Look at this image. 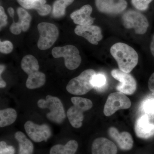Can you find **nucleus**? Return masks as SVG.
<instances>
[{
	"instance_id": "obj_1",
	"label": "nucleus",
	"mask_w": 154,
	"mask_h": 154,
	"mask_svg": "<svg viewBox=\"0 0 154 154\" xmlns=\"http://www.w3.org/2000/svg\"><path fill=\"white\" fill-rule=\"evenodd\" d=\"M110 52L117 62L119 69L125 72L129 73L137 64L139 57L137 52L127 44L115 43L110 48Z\"/></svg>"
},
{
	"instance_id": "obj_2",
	"label": "nucleus",
	"mask_w": 154,
	"mask_h": 154,
	"mask_svg": "<svg viewBox=\"0 0 154 154\" xmlns=\"http://www.w3.org/2000/svg\"><path fill=\"white\" fill-rule=\"evenodd\" d=\"M71 101L73 105L68 110L67 116L73 127L79 128L82 125L83 113L92 108L93 103L90 99L80 97H72Z\"/></svg>"
},
{
	"instance_id": "obj_3",
	"label": "nucleus",
	"mask_w": 154,
	"mask_h": 154,
	"mask_svg": "<svg viewBox=\"0 0 154 154\" xmlns=\"http://www.w3.org/2000/svg\"><path fill=\"white\" fill-rule=\"evenodd\" d=\"M38 107L42 109L48 108L50 112L46 114L50 121L61 124L66 117L63 105L60 99L55 96L48 95L45 99H39L37 102Z\"/></svg>"
},
{
	"instance_id": "obj_4",
	"label": "nucleus",
	"mask_w": 154,
	"mask_h": 154,
	"mask_svg": "<svg viewBox=\"0 0 154 154\" xmlns=\"http://www.w3.org/2000/svg\"><path fill=\"white\" fill-rule=\"evenodd\" d=\"M96 72L92 69L85 70L79 75L73 78L67 85V91L70 94L77 96L85 95L94 88L92 79Z\"/></svg>"
},
{
	"instance_id": "obj_5",
	"label": "nucleus",
	"mask_w": 154,
	"mask_h": 154,
	"mask_svg": "<svg viewBox=\"0 0 154 154\" xmlns=\"http://www.w3.org/2000/svg\"><path fill=\"white\" fill-rule=\"evenodd\" d=\"M52 54L56 58L63 57L65 65L69 70L78 68L82 62L79 50L75 46L70 45L54 48L52 49Z\"/></svg>"
},
{
	"instance_id": "obj_6",
	"label": "nucleus",
	"mask_w": 154,
	"mask_h": 154,
	"mask_svg": "<svg viewBox=\"0 0 154 154\" xmlns=\"http://www.w3.org/2000/svg\"><path fill=\"white\" fill-rule=\"evenodd\" d=\"M37 28L39 37L37 46L42 50L50 48L57 40L59 31L57 26L52 23L42 22L38 24Z\"/></svg>"
},
{
	"instance_id": "obj_7",
	"label": "nucleus",
	"mask_w": 154,
	"mask_h": 154,
	"mask_svg": "<svg viewBox=\"0 0 154 154\" xmlns=\"http://www.w3.org/2000/svg\"><path fill=\"white\" fill-rule=\"evenodd\" d=\"M123 25L127 29L134 28L137 34L146 33L149 26L147 19L143 14L137 11L129 10L125 13L122 17Z\"/></svg>"
},
{
	"instance_id": "obj_8",
	"label": "nucleus",
	"mask_w": 154,
	"mask_h": 154,
	"mask_svg": "<svg viewBox=\"0 0 154 154\" xmlns=\"http://www.w3.org/2000/svg\"><path fill=\"white\" fill-rule=\"evenodd\" d=\"M131 102L125 94L121 92L110 94L105 103L104 113L106 116L113 115L120 109H126L130 107Z\"/></svg>"
},
{
	"instance_id": "obj_9",
	"label": "nucleus",
	"mask_w": 154,
	"mask_h": 154,
	"mask_svg": "<svg viewBox=\"0 0 154 154\" xmlns=\"http://www.w3.org/2000/svg\"><path fill=\"white\" fill-rule=\"evenodd\" d=\"M111 74L113 78L120 82L116 88L119 92L126 95H132L134 93L137 83L131 75L122 71L120 69H114Z\"/></svg>"
},
{
	"instance_id": "obj_10",
	"label": "nucleus",
	"mask_w": 154,
	"mask_h": 154,
	"mask_svg": "<svg viewBox=\"0 0 154 154\" xmlns=\"http://www.w3.org/2000/svg\"><path fill=\"white\" fill-rule=\"evenodd\" d=\"M24 128L28 137L35 142H46L51 135V130L47 124L38 125L28 121L25 122Z\"/></svg>"
},
{
	"instance_id": "obj_11",
	"label": "nucleus",
	"mask_w": 154,
	"mask_h": 154,
	"mask_svg": "<svg viewBox=\"0 0 154 154\" xmlns=\"http://www.w3.org/2000/svg\"><path fill=\"white\" fill-rule=\"evenodd\" d=\"M96 7L100 12L109 14H118L126 8L125 0H96Z\"/></svg>"
},
{
	"instance_id": "obj_12",
	"label": "nucleus",
	"mask_w": 154,
	"mask_h": 154,
	"mask_svg": "<svg viewBox=\"0 0 154 154\" xmlns=\"http://www.w3.org/2000/svg\"><path fill=\"white\" fill-rule=\"evenodd\" d=\"M75 33L93 45L98 44L103 38L101 28L95 25H78L75 28Z\"/></svg>"
},
{
	"instance_id": "obj_13",
	"label": "nucleus",
	"mask_w": 154,
	"mask_h": 154,
	"mask_svg": "<svg viewBox=\"0 0 154 154\" xmlns=\"http://www.w3.org/2000/svg\"><path fill=\"white\" fill-rule=\"evenodd\" d=\"M135 132L137 137L148 139L154 135V124L150 122L149 117L143 114L139 117L135 124Z\"/></svg>"
},
{
	"instance_id": "obj_14",
	"label": "nucleus",
	"mask_w": 154,
	"mask_h": 154,
	"mask_svg": "<svg viewBox=\"0 0 154 154\" xmlns=\"http://www.w3.org/2000/svg\"><path fill=\"white\" fill-rule=\"evenodd\" d=\"M108 134L118 144L121 149L129 150L132 149L133 140L129 133L126 131L119 133L116 128L112 127L108 130Z\"/></svg>"
},
{
	"instance_id": "obj_15",
	"label": "nucleus",
	"mask_w": 154,
	"mask_h": 154,
	"mask_svg": "<svg viewBox=\"0 0 154 154\" xmlns=\"http://www.w3.org/2000/svg\"><path fill=\"white\" fill-rule=\"evenodd\" d=\"M92 154H116L117 148L114 143L104 137L96 138L91 148Z\"/></svg>"
},
{
	"instance_id": "obj_16",
	"label": "nucleus",
	"mask_w": 154,
	"mask_h": 154,
	"mask_svg": "<svg viewBox=\"0 0 154 154\" xmlns=\"http://www.w3.org/2000/svg\"><path fill=\"white\" fill-rule=\"evenodd\" d=\"M93 9L89 5L83 6L79 10L73 12L70 15L75 24L79 25H92L95 18L91 17Z\"/></svg>"
},
{
	"instance_id": "obj_17",
	"label": "nucleus",
	"mask_w": 154,
	"mask_h": 154,
	"mask_svg": "<svg viewBox=\"0 0 154 154\" xmlns=\"http://www.w3.org/2000/svg\"><path fill=\"white\" fill-rule=\"evenodd\" d=\"M15 139L19 145L18 154H32L33 152V144L26 137L25 134L17 131L15 134Z\"/></svg>"
},
{
	"instance_id": "obj_18",
	"label": "nucleus",
	"mask_w": 154,
	"mask_h": 154,
	"mask_svg": "<svg viewBox=\"0 0 154 154\" xmlns=\"http://www.w3.org/2000/svg\"><path fill=\"white\" fill-rule=\"evenodd\" d=\"M78 148L76 141L70 140L65 145L57 144L53 146L50 150V154H75Z\"/></svg>"
},
{
	"instance_id": "obj_19",
	"label": "nucleus",
	"mask_w": 154,
	"mask_h": 154,
	"mask_svg": "<svg viewBox=\"0 0 154 154\" xmlns=\"http://www.w3.org/2000/svg\"><path fill=\"white\" fill-rule=\"evenodd\" d=\"M21 67L22 69L29 75L38 71L39 65L36 58L33 55L28 54L22 58Z\"/></svg>"
},
{
	"instance_id": "obj_20",
	"label": "nucleus",
	"mask_w": 154,
	"mask_h": 154,
	"mask_svg": "<svg viewBox=\"0 0 154 154\" xmlns=\"http://www.w3.org/2000/svg\"><path fill=\"white\" fill-rule=\"evenodd\" d=\"M17 117V111L12 108L0 110V127H5L14 123Z\"/></svg>"
},
{
	"instance_id": "obj_21",
	"label": "nucleus",
	"mask_w": 154,
	"mask_h": 154,
	"mask_svg": "<svg viewBox=\"0 0 154 154\" xmlns=\"http://www.w3.org/2000/svg\"><path fill=\"white\" fill-rule=\"evenodd\" d=\"M45 81V75L43 73L38 71L34 74L28 75L26 86L28 89H36L44 85Z\"/></svg>"
},
{
	"instance_id": "obj_22",
	"label": "nucleus",
	"mask_w": 154,
	"mask_h": 154,
	"mask_svg": "<svg viewBox=\"0 0 154 154\" xmlns=\"http://www.w3.org/2000/svg\"><path fill=\"white\" fill-rule=\"evenodd\" d=\"M75 0H57L53 5V15L55 18L63 17L66 13V9L71 5Z\"/></svg>"
},
{
	"instance_id": "obj_23",
	"label": "nucleus",
	"mask_w": 154,
	"mask_h": 154,
	"mask_svg": "<svg viewBox=\"0 0 154 154\" xmlns=\"http://www.w3.org/2000/svg\"><path fill=\"white\" fill-rule=\"evenodd\" d=\"M17 12L19 17V21L17 22L22 26V31L24 32L27 31L30 27V22L32 19L31 16L27 11L22 8H18Z\"/></svg>"
},
{
	"instance_id": "obj_24",
	"label": "nucleus",
	"mask_w": 154,
	"mask_h": 154,
	"mask_svg": "<svg viewBox=\"0 0 154 154\" xmlns=\"http://www.w3.org/2000/svg\"><path fill=\"white\" fill-rule=\"evenodd\" d=\"M107 80L104 74L99 73L96 74L92 79V84L94 88L97 90H101L105 88L107 85Z\"/></svg>"
},
{
	"instance_id": "obj_25",
	"label": "nucleus",
	"mask_w": 154,
	"mask_h": 154,
	"mask_svg": "<svg viewBox=\"0 0 154 154\" xmlns=\"http://www.w3.org/2000/svg\"><path fill=\"white\" fill-rule=\"evenodd\" d=\"M17 2L24 8L33 9L36 11L46 3V0H17Z\"/></svg>"
},
{
	"instance_id": "obj_26",
	"label": "nucleus",
	"mask_w": 154,
	"mask_h": 154,
	"mask_svg": "<svg viewBox=\"0 0 154 154\" xmlns=\"http://www.w3.org/2000/svg\"><path fill=\"white\" fill-rule=\"evenodd\" d=\"M141 108L145 114L154 117V99L149 98L144 100L141 105Z\"/></svg>"
},
{
	"instance_id": "obj_27",
	"label": "nucleus",
	"mask_w": 154,
	"mask_h": 154,
	"mask_svg": "<svg viewBox=\"0 0 154 154\" xmlns=\"http://www.w3.org/2000/svg\"><path fill=\"white\" fill-rule=\"evenodd\" d=\"M153 0H131L134 8L140 11H144L148 8L149 5Z\"/></svg>"
},
{
	"instance_id": "obj_28",
	"label": "nucleus",
	"mask_w": 154,
	"mask_h": 154,
	"mask_svg": "<svg viewBox=\"0 0 154 154\" xmlns=\"http://www.w3.org/2000/svg\"><path fill=\"white\" fill-rule=\"evenodd\" d=\"M15 149L13 146L8 145L5 142H0V154H15Z\"/></svg>"
},
{
	"instance_id": "obj_29",
	"label": "nucleus",
	"mask_w": 154,
	"mask_h": 154,
	"mask_svg": "<svg viewBox=\"0 0 154 154\" xmlns=\"http://www.w3.org/2000/svg\"><path fill=\"white\" fill-rule=\"evenodd\" d=\"M14 48V46L12 42L10 41H5L1 42H0V51L2 53L8 54L12 52Z\"/></svg>"
},
{
	"instance_id": "obj_30",
	"label": "nucleus",
	"mask_w": 154,
	"mask_h": 154,
	"mask_svg": "<svg viewBox=\"0 0 154 154\" xmlns=\"http://www.w3.org/2000/svg\"><path fill=\"white\" fill-rule=\"evenodd\" d=\"M51 7L49 5H44L40 6L37 10L38 14L41 16H46L50 13Z\"/></svg>"
},
{
	"instance_id": "obj_31",
	"label": "nucleus",
	"mask_w": 154,
	"mask_h": 154,
	"mask_svg": "<svg viewBox=\"0 0 154 154\" xmlns=\"http://www.w3.org/2000/svg\"><path fill=\"white\" fill-rule=\"evenodd\" d=\"M10 30L13 34L18 35L22 32V28L18 22H15L14 20L13 23L10 27Z\"/></svg>"
},
{
	"instance_id": "obj_32",
	"label": "nucleus",
	"mask_w": 154,
	"mask_h": 154,
	"mask_svg": "<svg viewBox=\"0 0 154 154\" xmlns=\"http://www.w3.org/2000/svg\"><path fill=\"white\" fill-rule=\"evenodd\" d=\"M8 17L5 13V10L2 6L0 7V22H1V28L7 25L8 22Z\"/></svg>"
},
{
	"instance_id": "obj_33",
	"label": "nucleus",
	"mask_w": 154,
	"mask_h": 154,
	"mask_svg": "<svg viewBox=\"0 0 154 154\" xmlns=\"http://www.w3.org/2000/svg\"><path fill=\"white\" fill-rule=\"evenodd\" d=\"M148 87L150 91L152 93L153 95L154 96V72L149 79Z\"/></svg>"
},
{
	"instance_id": "obj_34",
	"label": "nucleus",
	"mask_w": 154,
	"mask_h": 154,
	"mask_svg": "<svg viewBox=\"0 0 154 154\" xmlns=\"http://www.w3.org/2000/svg\"><path fill=\"white\" fill-rule=\"evenodd\" d=\"M150 49L152 55L154 57V35L153 36L150 45Z\"/></svg>"
},
{
	"instance_id": "obj_35",
	"label": "nucleus",
	"mask_w": 154,
	"mask_h": 154,
	"mask_svg": "<svg viewBox=\"0 0 154 154\" xmlns=\"http://www.w3.org/2000/svg\"><path fill=\"white\" fill-rule=\"evenodd\" d=\"M8 12L10 17L13 18V19H14V13H15L14 9L12 8H9L8 9Z\"/></svg>"
},
{
	"instance_id": "obj_36",
	"label": "nucleus",
	"mask_w": 154,
	"mask_h": 154,
	"mask_svg": "<svg viewBox=\"0 0 154 154\" xmlns=\"http://www.w3.org/2000/svg\"><path fill=\"white\" fill-rule=\"evenodd\" d=\"M0 78H1V79H0V88H5L6 86V83L2 79L1 75Z\"/></svg>"
},
{
	"instance_id": "obj_37",
	"label": "nucleus",
	"mask_w": 154,
	"mask_h": 154,
	"mask_svg": "<svg viewBox=\"0 0 154 154\" xmlns=\"http://www.w3.org/2000/svg\"><path fill=\"white\" fill-rule=\"evenodd\" d=\"M5 66L1 65V68H0V75H2V73L5 70Z\"/></svg>"
}]
</instances>
